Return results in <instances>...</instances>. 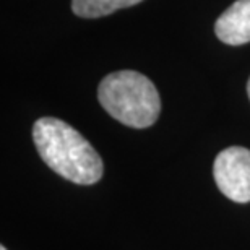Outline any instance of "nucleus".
Masks as SVG:
<instances>
[{
	"label": "nucleus",
	"mask_w": 250,
	"mask_h": 250,
	"mask_svg": "<svg viewBox=\"0 0 250 250\" xmlns=\"http://www.w3.org/2000/svg\"><path fill=\"white\" fill-rule=\"evenodd\" d=\"M33 140L41 159L59 176L78 186L101 181V156L72 125L56 117H42L34 124Z\"/></svg>",
	"instance_id": "1"
},
{
	"label": "nucleus",
	"mask_w": 250,
	"mask_h": 250,
	"mask_svg": "<svg viewBox=\"0 0 250 250\" xmlns=\"http://www.w3.org/2000/svg\"><path fill=\"white\" fill-rule=\"evenodd\" d=\"M98 99L109 116L132 128H146L158 121L161 99L149 78L133 70L109 73L98 88Z\"/></svg>",
	"instance_id": "2"
},
{
	"label": "nucleus",
	"mask_w": 250,
	"mask_h": 250,
	"mask_svg": "<svg viewBox=\"0 0 250 250\" xmlns=\"http://www.w3.org/2000/svg\"><path fill=\"white\" fill-rule=\"evenodd\" d=\"M213 176L218 188L232 202H250V149L231 146L214 159Z\"/></svg>",
	"instance_id": "3"
},
{
	"label": "nucleus",
	"mask_w": 250,
	"mask_h": 250,
	"mask_svg": "<svg viewBox=\"0 0 250 250\" xmlns=\"http://www.w3.org/2000/svg\"><path fill=\"white\" fill-rule=\"evenodd\" d=\"M214 33L229 46L250 42V0H236L216 20Z\"/></svg>",
	"instance_id": "4"
},
{
	"label": "nucleus",
	"mask_w": 250,
	"mask_h": 250,
	"mask_svg": "<svg viewBox=\"0 0 250 250\" xmlns=\"http://www.w3.org/2000/svg\"><path fill=\"white\" fill-rule=\"evenodd\" d=\"M140 2L142 0H72V10L82 18H101Z\"/></svg>",
	"instance_id": "5"
},
{
	"label": "nucleus",
	"mask_w": 250,
	"mask_h": 250,
	"mask_svg": "<svg viewBox=\"0 0 250 250\" xmlns=\"http://www.w3.org/2000/svg\"><path fill=\"white\" fill-rule=\"evenodd\" d=\"M247 93H249V99H250V78H249V83H247Z\"/></svg>",
	"instance_id": "6"
},
{
	"label": "nucleus",
	"mask_w": 250,
	"mask_h": 250,
	"mask_svg": "<svg viewBox=\"0 0 250 250\" xmlns=\"http://www.w3.org/2000/svg\"><path fill=\"white\" fill-rule=\"evenodd\" d=\"M0 250H7V249H5L3 246H0Z\"/></svg>",
	"instance_id": "7"
}]
</instances>
